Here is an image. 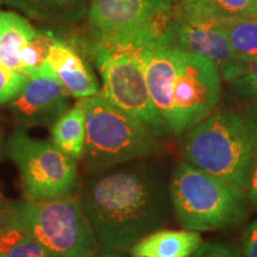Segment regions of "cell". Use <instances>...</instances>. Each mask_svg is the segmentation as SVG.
<instances>
[{
  "instance_id": "obj_14",
  "label": "cell",
  "mask_w": 257,
  "mask_h": 257,
  "mask_svg": "<svg viewBox=\"0 0 257 257\" xmlns=\"http://www.w3.org/2000/svg\"><path fill=\"white\" fill-rule=\"evenodd\" d=\"M36 32L23 16L0 10V62L22 72V51Z\"/></svg>"
},
{
  "instance_id": "obj_17",
  "label": "cell",
  "mask_w": 257,
  "mask_h": 257,
  "mask_svg": "<svg viewBox=\"0 0 257 257\" xmlns=\"http://www.w3.org/2000/svg\"><path fill=\"white\" fill-rule=\"evenodd\" d=\"M51 142L74 160H81L86 144V117L81 102L68 108L51 126Z\"/></svg>"
},
{
  "instance_id": "obj_13",
  "label": "cell",
  "mask_w": 257,
  "mask_h": 257,
  "mask_svg": "<svg viewBox=\"0 0 257 257\" xmlns=\"http://www.w3.org/2000/svg\"><path fill=\"white\" fill-rule=\"evenodd\" d=\"M201 244L198 231L162 227L138 240L128 253L131 257H191Z\"/></svg>"
},
{
  "instance_id": "obj_11",
  "label": "cell",
  "mask_w": 257,
  "mask_h": 257,
  "mask_svg": "<svg viewBox=\"0 0 257 257\" xmlns=\"http://www.w3.org/2000/svg\"><path fill=\"white\" fill-rule=\"evenodd\" d=\"M69 96L47 61L28 76L24 88L10 102V110L22 127L53 126L68 110Z\"/></svg>"
},
{
  "instance_id": "obj_5",
  "label": "cell",
  "mask_w": 257,
  "mask_h": 257,
  "mask_svg": "<svg viewBox=\"0 0 257 257\" xmlns=\"http://www.w3.org/2000/svg\"><path fill=\"white\" fill-rule=\"evenodd\" d=\"M169 194L180 225L198 232L237 226L248 218L251 206L245 191L187 161L174 168Z\"/></svg>"
},
{
  "instance_id": "obj_16",
  "label": "cell",
  "mask_w": 257,
  "mask_h": 257,
  "mask_svg": "<svg viewBox=\"0 0 257 257\" xmlns=\"http://www.w3.org/2000/svg\"><path fill=\"white\" fill-rule=\"evenodd\" d=\"M32 19L75 23L87 15L88 0H0Z\"/></svg>"
},
{
  "instance_id": "obj_9",
  "label": "cell",
  "mask_w": 257,
  "mask_h": 257,
  "mask_svg": "<svg viewBox=\"0 0 257 257\" xmlns=\"http://www.w3.org/2000/svg\"><path fill=\"white\" fill-rule=\"evenodd\" d=\"M174 0H91L88 24L92 37H119L163 32Z\"/></svg>"
},
{
  "instance_id": "obj_15",
  "label": "cell",
  "mask_w": 257,
  "mask_h": 257,
  "mask_svg": "<svg viewBox=\"0 0 257 257\" xmlns=\"http://www.w3.org/2000/svg\"><path fill=\"white\" fill-rule=\"evenodd\" d=\"M173 17L219 21L257 17V4L255 0H179L173 10Z\"/></svg>"
},
{
  "instance_id": "obj_21",
  "label": "cell",
  "mask_w": 257,
  "mask_h": 257,
  "mask_svg": "<svg viewBox=\"0 0 257 257\" xmlns=\"http://www.w3.org/2000/svg\"><path fill=\"white\" fill-rule=\"evenodd\" d=\"M28 76L0 62V105L10 104L24 88Z\"/></svg>"
},
{
  "instance_id": "obj_28",
  "label": "cell",
  "mask_w": 257,
  "mask_h": 257,
  "mask_svg": "<svg viewBox=\"0 0 257 257\" xmlns=\"http://www.w3.org/2000/svg\"><path fill=\"white\" fill-rule=\"evenodd\" d=\"M101 257H123V256H101Z\"/></svg>"
},
{
  "instance_id": "obj_19",
  "label": "cell",
  "mask_w": 257,
  "mask_h": 257,
  "mask_svg": "<svg viewBox=\"0 0 257 257\" xmlns=\"http://www.w3.org/2000/svg\"><path fill=\"white\" fill-rule=\"evenodd\" d=\"M0 257H50L30 233L11 223L0 232Z\"/></svg>"
},
{
  "instance_id": "obj_20",
  "label": "cell",
  "mask_w": 257,
  "mask_h": 257,
  "mask_svg": "<svg viewBox=\"0 0 257 257\" xmlns=\"http://www.w3.org/2000/svg\"><path fill=\"white\" fill-rule=\"evenodd\" d=\"M55 36L49 30L37 31L22 51V73L29 76L47 63L48 55Z\"/></svg>"
},
{
  "instance_id": "obj_23",
  "label": "cell",
  "mask_w": 257,
  "mask_h": 257,
  "mask_svg": "<svg viewBox=\"0 0 257 257\" xmlns=\"http://www.w3.org/2000/svg\"><path fill=\"white\" fill-rule=\"evenodd\" d=\"M232 83L234 91L240 95L257 98V60L251 64L248 72L234 80Z\"/></svg>"
},
{
  "instance_id": "obj_12",
  "label": "cell",
  "mask_w": 257,
  "mask_h": 257,
  "mask_svg": "<svg viewBox=\"0 0 257 257\" xmlns=\"http://www.w3.org/2000/svg\"><path fill=\"white\" fill-rule=\"evenodd\" d=\"M47 61L70 96L81 100L100 92L99 82L91 67L83 61L78 51L64 41L55 38Z\"/></svg>"
},
{
  "instance_id": "obj_29",
  "label": "cell",
  "mask_w": 257,
  "mask_h": 257,
  "mask_svg": "<svg viewBox=\"0 0 257 257\" xmlns=\"http://www.w3.org/2000/svg\"><path fill=\"white\" fill-rule=\"evenodd\" d=\"M255 2H256V4H257V0H255Z\"/></svg>"
},
{
  "instance_id": "obj_6",
  "label": "cell",
  "mask_w": 257,
  "mask_h": 257,
  "mask_svg": "<svg viewBox=\"0 0 257 257\" xmlns=\"http://www.w3.org/2000/svg\"><path fill=\"white\" fill-rule=\"evenodd\" d=\"M10 221L30 233L50 257H95L94 231L79 197L9 202Z\"/></svg>"
},
{
  "instance_id": "obj_4",
  "label": "cell",
  "mask_w": 257,
  "mask_h": 257,
  "mask_svg": "<svg viewBox=\"0 0 257 257\" xmlns=\"http://www.w3.org/2000/svg\"><path fill=\"white\" fill-rule=\"evenodd\" d=\"M86 117L83 168L96 174L114 167L143 160L160 149L159 136L99 92L79 100Z\"/></svg>"
},
{
  "instance_id": "obj_1",
  "label": "cell",
  "mask_w": 257,
  "mask_h": 257,
  "mask_svg": "<svg viewBox=\"0 0 257 257\" xmlns=\"http://www.w3.org/2000/svg\"><path fill=\"white\" fill-rule=\"evenodd\" d=\"M91 175L79 199L102 256H123L169 223V185L152 165L137 160Z\"/></svg>"
},
{
  "instance_id": "obj_3",
  "label": "cell",
  "mask_w": 257,
  "mask_h": 257,
  "mask_svg": "<svg viewBox=\"0 0 257 257\" xmlns=\"http://www.w3.org/2000/svg\"><path fill=\"white\" fill-rule=\"evenodd\" d=\"M163 32L119 37H92L93 60L104 83L101 93L111 102L146 123L159 137L170 134L160 118L146 81L143 49Z\"/></svg>"
},
{
  "instance_id": "obj_26",
  "label": "cell",
  "mask_w": 257,
  "mask_h": 257,
  "mask_svg": "<svg viewBox=\"0 0 257 257\" xmlns=\"http://www.w3.org/2000/svg\"><path fill=\"white\" fill-rule=\"evenodd\" d=\"M10 221V213H9V202L5 200L4 197L0 193V232L5 229L6 225Z\"/></svg>"
},
{
  "instance_id": "obj_10",
  "label": "cell",
  "mask_w": 257,
  "mask_h": 257,
  "mask_svg": "<svg viewBox=\"0 0 257 257\" xmlns=\"http://www.w3.org/2000/svg\"><path fill=\"white\" fill-rule=\"evenodd\" d=\"M163 35L169 43L180 49L199 54L212 61L219 70L221 79L234 81L243 76L242 68L231 51L224 21L172 16Z\"/></svg>"
},
{
  "instance_id": "obj_18",
  "label": "cell",
  "mask_w": 257,
  "mask_h": 257,
  "mask_svg": "<svg viewBox=\"0 0 257 257\" xmlns=\"http://www.w3.org/2000/svg\"><path fill=\"white\" fill-rule=\"evenodd\" d=\"M231 51L243 75L257 60V17H239L224 21Z\"/></svg>"
},
{
  "instance_id": "obj_22",
  "label": "cell",
  "mask_w": 257,
  "mask_h": 257,
  "mask_svg": "<svg viewBox=\"0 0 257 257\" xmlns=\"http://www.w3.org/2000/svg\"><path fill=\"white\" fill-rule=\"evenodd\" d=\"M191 257H242L240 248L233 243H202Z\"/></svg>"
},
{
  "instance_id": "obj_2",
  "label": "cell",
  "mask_w": 257,
  "mask_h": 257,
  "mask_svg": "<svg viewBox=\"0 0 257 257\" xmlns=\"http://www.w3.org/2000/svg\"><path fill=\"white\" fill-rule=\"evenodd\" d=\"M185 161L248 191L257 159V113L251 108L214 112L186 133Z\"/></svg>"
},
{
  "instance_id": "obj_27",
  "label": "cell",
  "mask_w": 257,
  "mask_h": 257,
  "mask_svg": "<svg viewBox=\"0 0 257 257\" xmlns=\"http://www.w3.org/2000/svg\"><path fill=\"white\" fill-rule=\"evenodd\" d=\"M3 148V137H2V133H0V152H2Z\"/></svg>"
},
{
  "instance_id": "obj_24",
  "label": "cell",
  "mask_w": 257,
  "mask_h": 257,
  "mask_svg": "<svg viewBox=\"0 0 257 257\" xmlns=\"http://www.w3.org/2000/svg\"><path fill=\"white\" fill-rule=\"evenodd\" d=\"M239 248L242 257H257V218L244 229Z\"/></svg>"
},
{
  "instance_id": "obj_25",
  "label": "cell",
  "mask_w": 257,
  "mask_h": 257,
  "mask_svg": "<svg viewBox=\"0 0 257 257\" xmlns=\"http://www.w3.org/2000/svg\"><path fill=\"white\" fill-rule=\"evenodd\" d=\"M246 193H248L250 204H251L253 210L257 211V159H256L255 166H253L251 179H250V184Z\"/></svg>"
},
{
  "instance_id": "obj_7",
  "label": "cell",
  "mask_w": 257,
  "mask_h": 257,
  "mask_svg": "<svg viewBox=\"0 0 257 257\" xmlns=\"http://www.w3.org/2000/svg\"><path fill=\"white\" fill-rule=\"evenodd\" d=\"M5 154L18 168L25 200L47 201L72 195L78 165L53 142L36 140L17 128L6 141Z\"/></svg>"
},
{
  "instance_id": "obj_8",
  "label": "cell",
  "mask_w": 257,
  "mask_h": 257,
  "mask_svg": "<svg viewBox=\"0 0 257 257\" xmlns=\"http://www.w3.org/2000/svg\"><path fill=\"white\" fill-rule=\"evenodd\" d=\"M221 76L212 61L180 49L170 86V134L181 135L213 113L220 99Z\"/></svg>"
}]
</instances>
